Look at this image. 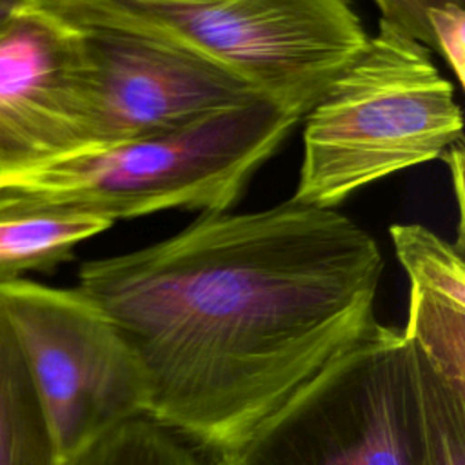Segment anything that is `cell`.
Returning <instances> with one entry per match:
<instances>
[{"instance_id": "obj_1", "label": "cell", "mask_w": 465, "mask_h": 465, "mask_svg": "<svg viewBox=\"0 0 465 465\" xmlns=\"http://www.w3.org/2000/svg\"><path fill=\"white\" fill-rule=\"evenodd\" d=\"M381 272L361 225L291 198L85 262L76 289L136 358L147 418L220 454L374 325Z\"/></svg>"}, {"instance_id": "obj_2", "label": "cell", "mask_w": 465, "mask_h": 465, "mask_svg": "<svg viewBox=\"0 0 465 465\" xmlns=\"http://www.w3.org/2000/svg\"><path fill=\"white\" fill-rule=\"evenodd\" d=\"M302 118L272 100L189 127L85 149L0 178V194L113 222L167 209L229 211Z\"/></svg>"}, {"instance_id": "obj_3", "label": "cell", "mask_w": 465, "mask_h": 465, "mask_svg": "<svg viewBox=\"0 0 465 465\" xmlns=\"http://www.w3.org/2000/svg\"><path fill=\"white\" fill-rule=\"evenodd\" d=\"M461 127L454 85L432 51L380 20L305 114L292 200L336 209L361 187L441 158L461 142Z\"/></svg>"}, {"instance_id": "obj_4", "label": "cell", "mask_w": 465, "mask_h": 465, "mask_svg": "<svg viewBox=\"0 0 465 465\" xmlns=\"http://www.w3.org/2000/svg\"><path fill=\"white\" fill-rule=\"evenodd\" d=\"M84 27L182 45L303 118L367 44L349 0H38Z\"/></svg>"}, {"instance_id": "obj_5", "label": "cell", "mask_w": 465, "mask_h": 465, "mask_svg": "<svg viewBox=\"0 0 465 465\" xmlns=\"http://www.w3.org/2000/svg\"><path fill=\"white\" fill-rule=\"evenodd\" d=\"M213 465H427L411 341L376 320Z\"/></svg>"}, {"instance_id": "obj_6", "label": "cell", "mask_w": 465, "mask_h": 465, "mask_svg": "<svg viewBox=\"0 0 465 465\" xmlns=\"http://www.w3.org/2000/svg\"><path fill=\"white\" fill-rule=\"evenodd\" d=\"M0 300L27 358L60 461L147 416L136 358L113 322L78 289L0 283Z\"/></svg>"}, {"instance_id": "obj_7", "label": "cell", "mask_w": 465, "mask_h": 465, "mask_svg": "<svg viewBox=\"0 0 465 465\" xmlns=\"http://www.w3.org/2000/svg\"><path fill=\"white\" fill-rule=\"evenodd\" d=\"M76 29L93 73L87 149L173 133L263 98L234 73L173 42L105 25Z\"/></svg>"}, {"instance_id": "obj_8", "label": "cell", "mask_w": 465, "mask_h": 465, "mask_svg": "<svg viewBox=\"0 0 465 465\" xmlns=\"http://www.w3.org/2000/svg\"><path fill=\"white\" fill-rule=\"evenodd\" d=\"M93 73L80 29L35 5L0 35V178L87 149Z\"/></svg>"}, {"instance_id": "obj_9", "label": "cell", "mask_w": 465, "mask_h": 465, "mask_svg": "<svg viewBox=\"0 0 465 465\" xmlns=\"http://www.w3.org/2000/svg\"><path fill=\"white\" fill-rule=\"evenodd\" d=\"M389 232L411 287L401 331L440 376L465 392L463 251L420 223H396Z\"/></svg>"}, {"instance_id": "obj_10", "label": "cell", "mask_w": 465, "mask_h": 465, "mask_svg": "<svg viewBox=\"0 0 465 465\" xmlns=\"http://www.w3.org/2000/svg\"><path fill=\"white\" fill-rule=\"evenodd\" d=\"M113 223L98 214L0 194V283L56 267L78 243Z\"/></svg>"}, {"instance_id": "obj_11", "label": "cell", "mask_w": 465, "mask_h": 465, "mask_svg": "<svg viewBox=\"0 0 465 465\" xmlns=\"http://www.w3.org/2000/svg\"><path fill=\"white\" fill-rule=\"evenodd\" d=\"M13 322L0 300V465H60Z\"/></svg>"}, {"instance_id": "obj_12", "label": "cell", "mask_w": 465, "mask_h": 465, "mask_svg": "<svg viewBox=\"0 0 465 465\" xmlns=\"http://www.w3.org/2000/svg\"><path fill=\"white\" fill-rule=\"evenodd\" d=\"M412 356L427 465H465V392L440 376L414 347Z\"/></svg>"}, {"instance_id": "obj_13", "label": "cell", "mask_w": 465, "mask_h": 465, "mask_svg": "<svg viewBox=\"0 0 465 465\" xmlns=\"http://www.w3.org/2000/svg\"><path fill=\"white\" fill-rule=\"evenodd\" d=\"M432 51H438L452 69L460 85L465 82V5L443 4L427 15Z\"/></svg>"}, {"instance_id": "obj_14", "label": "cell", "mask_w": 465, "mask_h": 465, "mask_svg": "<svg viewBox=\"0 0 465 465\" xmlns=\"http://www.w3.org/2000/svg\"><path fill=\"white\" fill-rule=\"evenodd\" d=\"M380 9V20L394 25L401 33L421 42L432 51V36L427 15L443 4H461L465 0H372Z\"/></svg>"}, {"instance_id": "obj_15", "label": "cell", "mask_w": 465, "mask_h": 465, "mask_svg": "<svg viewBox=\"0 0 465 465\" xmlns=\"http://www.w3.org/2000/svg\"><path fill=\"white\" fill-rule=\"evenodd\" d=\"M441 158L449 163L454 189H456V200H458V209H460V225H458V243L456 247L463 251V149L461 142L450 145Z\"/></svg>"}, {"instance_id": "obj_16", "label": "cell", "mask_w": 465, "mask_h": 465, "mask_svg": "<svg viewBox=\"0 0 465 465\" xmlns=\"http://www.w3.org/2000/svg\"><path fill=\"white\" fill-rule=\"evenodd\" d=\"M38 0H0V35L27 9L35 7Z\"/></svg>"}]
</instances>
